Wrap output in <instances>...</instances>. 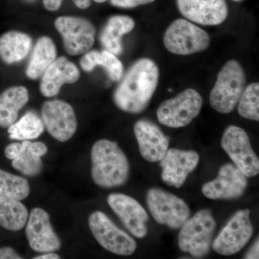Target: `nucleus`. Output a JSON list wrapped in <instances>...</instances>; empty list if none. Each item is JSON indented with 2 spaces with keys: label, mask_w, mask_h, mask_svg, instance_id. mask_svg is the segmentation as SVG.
Instances as JSON below:
<instances>
[{
  "label": "nucleus",
  "mask_w": 259,
  "mask_h": 259,
  "mask_svg": "<svg viewBox=\"0 0 259 259\" xmlns=\"http://www.w3.org/2000/svg\"><path fill=\"white\" fill-rule=\"evenodd\" d=\"M29 101L28 89L12 87L0 95V127H8L16 122L19 112Z\"/></svg>",
  "instance_id": "4be33fe9"
},
{
  "label": "nucleus",
  "mask_w": 259,
  "mask_h": 259,
  "mask_svg": "<svg viewBox=\"0 0 259 259\" xmlns=\"http://www.w3.org/2000/svg\"><path fill=\"white\" fill-rule=\"evenodd\" d=\"M135 25L134 19L125 15H115L109 18L100 35L102 47L116 56L120 55L122 51L121 39L132 31Z\"/></svg>",
  "instance_id": "412c9836"
},
{
  "label": "nucleus",
  "mask_w": 259,
  "mask_h": 259,
  "mask_svg": "<svg viewBox=\"0 0 259 259\" xmlns=\"http://www.w3.org/2000/svg\"><path fill=\"white\" fill-rule=\"evenodd\" d=\"M80 66L85 72H91L97 66L106 71L110 79L118 81L123 75V65L115 54L107 50L89 51L80 60Z\"/></svg>",
  "instance_id": "393cba45"
},
{
  "label": "nucleus",
  "mask_w": 259,
  "mask_h": 259,
  "mask_svg": "<svg viewBox=\"0 0 259 259\" xmlns=\"http://www.w3.org/2000/svg\"><path fill=\"white\" fill-rule=\"evenodd\" d=\"M155 0H111L113 6L121 8H134L139 5L149 4Z\"/></svg>",
  "instance_id": "7c9ffc66"
},
{
  "label": "nucleus",
  "mask_w": 259,
  "mask_h": 259,
  "mask_svg": "<svg viewBox=\"0 0 259 259\" xmlns=\"http://www.w3.org/2000/svg\"><path fill=\"white\" fill-rule=\"evenodd\" d=\"M90 231L105 249L115 254L131 255L137 248L136 242L116 226L105 213L96 211L89 218Z\"/></svg>",
  "instance_id": "6e6552de"
},
{
  "label": "nucleus",
  "mask_w": 259,
  "mask_h": 259,
  "mask_svg": "<svg viewBox=\"0 0 259 259\" xmlns=\"http://www.w3.org/2000/svg\"><path fill=\"white\" fill-rule=\"evenodd\" d=\"M253 233L249 209L238 211L213 241V250L223 255L236 254L244 248Z\"/></svg>",
  "instance_id": "9b49d317"
},
{
  "label": "nucleus",
  "mask_w": 259,
  "mask_h": 259,
  "mask_svg": "<svg viewBox=\"0 0 259 259\" xmlns=\"http://www.w3.org/2000/svg\"><path fill=\"white\" fill-rule=\"evenodd\" d=\"M25 234L32 250L40 253L56 251L61 241L51 226L50 216L44 209L33 208L27 221Z\"/></svg>",
  "instance_id": "4468645a"
},
{
  "label": "nucleus",
  "mask_w": 259,
  "mask_h": 259,
  "mask_svg": "<svg viewBox=\"0 0 259 259\" xmlns=\"http://www.w3.org/2000/svg\"><path fill=\"white\" fill-rule=\"evenodd\" d=\"M92 177L103 188L125 185L129 177L128 160L117 143L101 139L93 145L91 151Z\"/></svg>",
  "instance_id": "f03ea898"
},
{
  "label": "nucleus",
  "mask_w": 259,
  "mask_h": 259,
  "mask_svg": "<svg viewBox=\"0 0 259 259\" xmlns=\"http://www.w3.org/2000/svg\"><path fill=\"white\" fill-rule=\"evenodd\" d=\"M23 148V145L20 143H13L5 148V155L9 159L13 160L16 158L20 154Z\"/></svg>",
  "instance_id": "2f4dec72"
},
{
  "label": "nucleus",
  "mask_w": 259,
  "mask_h": 259,
  "mask_svg": "<svg viewBox=\"0 0 259 259\" xmlns=\"http://www.w3.org/2000/svg\"><path fill=\"white\" fill-rule=\"evenodd\" d=\"M41 115L44 127L54 139L60 142L69 141L77 130V120L74 109L63 100L44 102Z\"/></svg>",
  "instance_id": "f8f14e48"
},
{
  "label": "nucleus",
  "mask_w": 259,
  "mask_h": 259,
  "mask_svg": "<svg viewBox=\"0 0 259 259\" xmlns=\"http://www.w3.org/2000/svg\"><path fill=\"white\" fill-rule=\"evenodd\" d=\"M21 256L10 247L0 248V259H22Z\"/></svg>",
  "instance_id": "473e14b6"
},
{
  "label": "nucleus",
  "mask_w": 259,
  "mask_h": 259,
  "mask_svg": "<svg viewBox=\"0 0 259 259\" xmlns=\"http://www.w3.org/2000/svg\"><path fill=\"white\" fill-rule=\"evenodd\" d=\"M25 1H27V2H33V1H35V0H25Z\"/></svg>",
  "instance_id": "4c0bfd02"
},
{
  "label": "nucleus",
  "mask_w": 259,
  "mask_h": 259,
  "mask_svg": "<svg viewBox=\"0 0 259 259\" xmlns=\"http://www.w3.org/2000/svg\"><path fill=\"white\" fill-rule=\"evenodd\" d=\"M74 5L81 10L88 9L91 5L90 0H72ZM64 0H44L42 4L46 9L51 12L57 11L60 9Z\"/></svg>",
  "instance_id": "c756f323"
},
{
  "label": "nucleus",
  "mask_w": 259,
  "mask_h": 259,
  "mask_svg": "<svg viewBox=\"0 0 259 259\" xmlns=\"http://www.w3.org/2000/svg\"><path fill=\"white\" fill-rule=\"evenodd\" d=\"M177 5L187 20L199 25L214 26L228 18L226 0H177Z\"/></svg>",
  "instance_id": "dca6fc26"
},
{
  "label": "nucleus",
  "mask_w": 259,
  "mask_h": 259,
  "mask_svg": "<svg viewBox=\"0 0 259 259\" xmlns=\"http://www.w3.org/2000/svg\"><path fill=\"white\" fill-rule=\"evenodd\" d=\"M178 244L180 250L200 258L209 253L216 222L209 209H202L181 227Z\"/></svg>",
  "instance_id": "20e7f679"
},
{
  "label": "nucleus",
  "mask_w": 259,
  "mask_h": 259,
  "mask_svg": "<svg viewBox=\"0 0 259 259\" xmlns=\"http://www.w3.org/2000/svg\"><path fill=\"white\" fill-rule=\"evenodd\" d=\"M31 37L25 32L9 31L0 36V59L6 64L23 61L31 50Z\"/></svg>",
  "instance_id": "aec40b11"
},
{
  "label": "nucleus",
  "mask_w": 259,
  "mask_h": 259,
  "mask_svg": "<svg viewBox=\"0 0 259 259\" xmlns=\"http://www.w3.org/2000/svg\"><path fill=\"white\" fill-rule=\"evenodd\" d=\"M203 105L200 94L192 88L187 89L173 98L162 102L156 115L162 125L172 128L185 127L199 115Z\"/></svg>",
  "instance_id": "423d86ee"
},
{
  "label": "nucleus",
  "mask_w": 259,
  "mask_h": 259,
  "mask_svg": "<svg viewBox=\"0 0 259 259\" xmlns=\"http://www.w3.org/2000/svg\"><path fill=\"white\" fill-rule=\"evenodd\" d=\"M221 146L235 166L245 176L253 177L258 175V158L245 130L236 125L228 126L223 135Z\"/></svg>",
  "instance_id": "1a4fd4ad"
},
{
  "label": "nucleus",
  "mask_w": 259,
  "mask_h": 259,
  "mask_svg": "<svg viewBox=\"0 0 259 259\" xmlns=\"http://www.w3.org/2000/svg\"><path fill=\"white\" fill-rule=\"evenodd\" d=\"M28 216V209L20 200L0 195V226L11 231H20Z\"/></svg>",
  "instance_id": "a878e982"
},
{
  "label": "nucleus",
  "mask_w": 259,
  "mask_h": 259,
  "mask_svg": "<svg viewBox=\"0 0 259 259\" xmlns=\"http://www.w3.org/2000/svg\"><path fill=\"white\" fill-rule=\"evenodd\" d=\"M134 134L141 156L148 162L161 161L168 149L169 139L156 124L140 120L134 125Z\"/></svg>",
  "instance_id": "a211bd4d"
},
{
  "label": "nucleus",
  "mask_w": 259,
  "mask_h": 259,
  "mask_svg": "<svg viewBox=\"0 0 259 259\" xmlns=\"http://www.w3.org/2000/svg\"><path fill=\"white\" fill-rule=\"evenodd\" d=\"M57 49L54 40L49 36L40 37L37 40L30 56L25 74L29 79L41 77L48 68L56 59Z\"/></svg>",
  "instance_id": "5701e85b"
},
{
  "label": "nucleus",
  "mask_w": 259,
  "mask_h": 259,
  "mask_svg": "<svg viewBox=\"0 0 259 259\" xmlns=\"http://www.w3.org/2000/svg\"><path fill=\"white\" fill-rule=\"evenodd\" d=\"M23 148L19 156L12 162V166L26 176L33 177L41 171L42 156L47 154V145L41 142L23 141Z\"/></svg>",
  "instance_id": "b1692460"
},
{
  "label": "nucleus",
  "mask_w": 259,
  "mask_h": 259,
  "mask_svg": "<svg viewBox=\"0 0 259 259\" xmlns=\"http://www.w3.org/2000/svg\"><path fill=\"white\" fill-rule=\"evenodd\" d=\"M34 259H60L61 257L54 252H47L44 253V254L38 255V256L34 257Z\"/></svg>",
  "instance_id": "f704fd0d"
},
{
  "label": "nucleus",
  "mask_w": 259,
  "mask_h": 259,
  "mask_svg": "<svg viewBox=\"0 0 259 259\" xmlns=\"http://www.w3.org/2000/svg\"><path fill=\"white\" fill-rule=\"evenodd\" d=\"M94 1H95V3H105V2H106L107 0H94Z\"/></svg>",
  "instance_id": "c9c22d12"
},
{
  "label": "nucleus",
  "mask_w": 259,
  "mask_h": 259,
  "mask_svg": "<svg viewBox=\"0 0 259 259\" xmlns=\"http://www.w3.org/2000/svg\"><path fill=\"white\" fill-rule=\"evenodd\" d=\"M146 202L155 221L173 229L181 228L190 216V207L183 199L161 189L148 190Z\"/></svg>",
  "instance_id": "0eeeda50"
},
{
  "label": "nucleus",
  "mask_w": 259,
  "mask_h": 259,
  "mask_svg": "<svg viewBox=\"0 0 259 259\" xmlns=\"http://www.w3.org/2000/svg\"><path fill=\"white\" fill-rule=\"evenodd\" d=\"M163 44L171 54L188 56L205 51L210 44V37L205 30L190 20L180 18L166 29Z\"/></svg>",
  "instance_id": "39448f33"
},
{
  "label": "nucleus",
  "mask_w": 259,
  "mask_h": 259,
  "mask_svg": "<svg viewBox=\"0 0 259 259\" xmlns=\"http://www.w3.org/2000/svg\"><path fill=\"white\" fill-rule=\"evenodd\" d=\"M54 25L62 36L65 50L69 55H82L95 44L96 30L87 19L61 16L56 19Z\"/></svg>",
  "instance_id": "9d476101"
},
{
  "label": "nucleus",
  "mask_w": 259,
  "mask_h": 259,
  "mask_svg": "<svg viewBox=\"0 0 259 259\" xmlns=\"http://www.w3.org/2000/svg\"><path fill=\"white\" fill-rule=\"evenodd\" d=\"M158 80L159 69L154 61L147 58L136 61L114 93L116 106L127 113L144 112L157 88Z\"/></svg>",
  "instance_id": "f257e3e1"
},
{
  "label": "nucleus",
  "mask_w": 259,
  "mask_h": 259,
  "mask_svg": "<svg viewBox=\"0 0 259 259\" xmlns=\"http://www.w3.org/2000/svg\"><path fill=\"white\" fill-rule=\"evenodd\" d=\"M238 112L243 118L259 121V83H250L244 91L238 103Z\"/></svg>",
  "instance_id": "c85d7f7f"
},
{
  "label": "nucleus",
  "mask_w": 259,
  "mask_h": 259,
  "mask_svg": "<svg viewBox=\"0 0 259 259\" xmlns=\"http://www.w3.org/2000/svg\"><path fill=\"white\" fill-rule=\"evenodd\" d=\"M199 156L194 151L170 148L161 160L162 180L171 187L180 188L189 175L198 165Z\"/></svg>",
  "instance_id": "2eb2a0df"
},
{
  "label": "nucleus",
  "mask_w": 259,
  "mask_h": 259,
  "mask_svg": "<svg viewBox=\"0 0 259 259\" xmlns=\"http://www.w3.org/2000/svg\"><path fill=\"white\" fill-rule=\"evenodd\" d=\"M259 244H258V239L256 240V241L255 242L254 244H253L252 248H250L249 251L248 252L246 255H245V258L248 259H258V253H259Z\"/></svg>",
  "instance_id": "72a5a7b5"
},
{
  "label": "nucleus",
  "mask_w": 259,
  "mask_h": 259,
  "mask_svg": "<svg viewBox=\"0 0 259 259\" xmlns=\"http://www.w3.org/2000/svg\"><path fill=\"white\" fill-rule=\"evenodd\" d=\"M233 1H235V2H241V1H243V0H233Z\"/></svg>",
  "instance_id": "e433bc0d"
},
{
  "label": "nucleus",
  "mask_w": 259,
  "mask_h": 259,
  "mask_svg": "<svg viewBox=\"0 0 259 259\" xmlns=\"http://www.w3.org/2000/svg\"><path fill=\"white\" fill-rule=\"evenodd\" d=\"M107 202L134 236L138 238L146 236L148 215L136 199L126 194H112L107 197Z\"/></svg>",
  "instance_id": "f3484780"
},
{
  "label": "nucleus",
  "mask_w": 259,
  "mask_h": 259,
  "mask_svg": "<svg viewBox=\"0 0 259 259\" xmlns=\"http://www.w3.org/2000/svg\"><path fill=\"white\" fill-rule=\"evenodd\" d=\"M42 119L34 112L30 111L13 125L8 127L10 139L18 141H31L36 139L44 133Z\"/></svg>",
  "instance_id": "bb28decb"
},
{
  "label": "nucleus",
  "mask_w": 259,
  "mask_h": 259,
  "mask_svg": "<svg viewBox=\"0 0 259 259\" xmlns=\"http://www.w3.org/2000/svg\"><path fill=\"white\" fill-rule=\"evenodd\" d=\"M248 186V179L235 165L227 163L220 168L215 180L204 184L202 193L211 199H231L241 197Z\"/></svg>",
  "instance_id": "ddd939ff"
},
{
  "label": "nucleus",
  "mask_w": 259,
  "mask_h": 259,
  "mask_svg": "<svg viewBox=\"0 0 259 259\" xmlns=\"http://www.w3.org/2000/svg\"><path fill=\"white\" fill-rule=\"evenodd\" d=\"M80 78L77 66L66 57L56 59L41 76L40 93L46 97H55L63 85L76 83Z\"/></svg>",
  "instance_id": "6ab92c4d"
},
{
  "label": "nucleus",
  "mask_w": 259,
  "mask_h": 259,
  "mask_svg": "<svg viewBox=\"0 0 259 259\" xmlns=\"http://www.w3.org/2000/svg\"><path fill=\"white\" fill-rule=\"evenodd\" d=\"M244 69L236 60L228 61L218 73L209 94V104L215 111L229 114L233 111L245 88Z\"/></svg>",
  "instance_id": "7ed1b4c3"
},
{
  "label": "nucleus",
  "mask_w": 259,
  "mask_h": 259,
  "mask_svg": "<svg viewBox=\"0 0 259 259\" xmlns=\"http://www.w3.org/2000/svg\"><path fill=\"white\" fill-rule=\"evenodd\" d=\"M30 191L26 179L0 169V195L21 201L28 197Z\"/></svg>",
  "instance_id": "cd10ccee"
}]
</instances>
